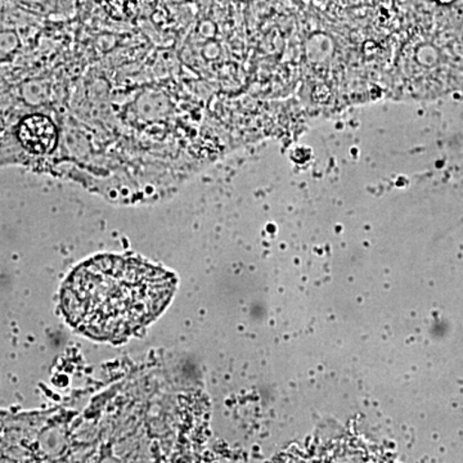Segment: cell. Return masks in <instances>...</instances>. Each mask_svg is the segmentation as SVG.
Returning a JSON list of instances; mask_svg holds the SVG:
<instances>
[{"label":"cell","instance_id":"3","mask_svg":"<svg viewBox=\"0 0 463 463\" xmlns=\"http://www.w3.org/2000/svg\"><path fill=\"white\" fill-rule=\"evenodd\" d=\"M439 2L446 3V5H448V3H453L455 0H439Z\"/></svg>","mask_w":463,"mask_h":463},{"label":"cell","instance_id":"2","mask_svg":"<svg viewBox=\"0 0 463 463\" xmlns=\"http://www.w3.org/2000/svg\"><path fill=\"white\" fill-rule=\"evenodd\" d=\"M17 137L32 154H50L57 145V128L47 116H27L18 125Z\"/></svg>","mask_w":463,"mask_h":463},{"label":"cell","instance_id":"1","mask_svg":"<svg viewBox=\"0 0 463 463\" xmlns=\"http://www.w3.org/2000/svg\"><path fill=\"white\" fill-rule=\"evenodd\" d=\"M175 286L172 273L141 259L99 255L70 274L61 289V309L85 336L120 344L156 321Z\"/></svg>","mask_w":463,"mask_h":463}]
</instances>
